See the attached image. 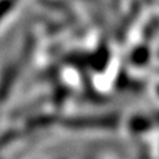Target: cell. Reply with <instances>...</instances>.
I'll use <instances>...</instances> for the list:
<instances>
[{"mask_svg": "<svg viewBox=\"0 0 159 159\" xmlns=\"http://www.w3.org/2000/svg\"><path fill=\"white\" fill-rule=\"evenodd\" d=\"M15 74H16V72H15L13 68H11L9 70L6 72V74H4V78L2 81V86H0V92H2V94L6 93V90L9 88V85H12V84H13Z\"/></svg>", "mask_w": 159, "mask_h": 159, "instance_id": "1", "label": "cell"}, {"mask_svg": "<svg viewBox=\"0 0 159 159\" xmlns=\"http://www.w3.org/2000/svg\"><path fill=\"white\" fill-rule=\"evenodd\" d=\"M13 4H15V0H2L0 2V19L6 16L9 9L13 7Z\"/></svg>", "mask_w": 159, "mask_h": 159, "instance_id": "2", "label": "cell"}]
</instances>
